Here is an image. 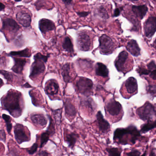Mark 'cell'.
Instances as JSON below:
<instances>
[{
  "instance_id": "1",
  "label": "cell",
  "mask_w": 156,
  "mask_h": 156,
  "mask_svg": "<svg viewBox=\"0 0 156 156\" xmlns=\"http://www.w3.org/2000/svg\"><path fill=\"white\" fill-rule=\"evenodd\" d=\"M21 95L17 92L11 91L2 99L3 108L7 110L14 117H18L22 114L20 105Z\"/></svg>"
},
{
  "instance_id": "2",
  "label": "cell",
  "mask_w": 156,
  "mask_h": 156,
  "mask_svg": "<svg viewBox=\"0 0 156 156\" xmlns=\"http://www.w3.org/2000/svg\"><path fill=\"white\" fill-rule=\"evenodd\" d=\"M140 136V132L136 127L130 126L126 128H118L114 132V140L115 143L122 145L128 142L134 144Z\"/></svg>"
},
{
  "instance_id": "3",
  "label": "cell",
  "mask_w": 156,
  "mask_h": 156,
  "mask_svg": "<svg viewBox=\"0 0 156 156\" xmlns=\"http://www.w3.org/2000/svg\"><path fill=\"white\" fill-rule=\"evenodd\" d=\"M48 56H44L41 53L36 54L34 56V61L32 64L30 77L34 78L39 76L45 70V63L47 62Z\"/></svg>"
},
{
  "instance_id": "4",
  "label": "cell",
  "mask_w": 156,
  "mask_h": 156,
  "mask_svg": "<svg viewBox=\"0 0 156 156\" xmlns=\"http://www.w3.org/2000/svg\"><path fill=\"white\" fill-rule=\"evenodd\" d=\"M100 52L104 55L112 54L114 49V44L111 38L103 35L99 38Z\"/></svg>"
},
{
  "instance_id": "5",
  "label": "cell",
  "mask_w": 156,
  "mask_h": 156,
  "mask_svg": "<svg viewBox=\"0 0 156 156\" xmlns=\"http://www.w3.org/2000/svg\"><path fill=\"white\" fill-rule=\"evenodd\" d=\"M137 113L142 120L149 121L156 114V108L151 103L147 102L137 110Z\"/></svg>"
},
{
  "instance_id": "6",
  "label": "cell",
  "mask_w": 156,
  "mask_h": 156,
  "mask_svg": "<svg viewBox=\"0 0 156 156\" xmlns=\"http://www.w3.org/2000/svg\"><path fill=\"white\" fill-rule=\"evenodd\" d=\"M77 87L79 92L85 95H88L92 93L93 83L90 79L80 78L77 82Z\"/></svg>"
},
{
  "instance_id": "7",
  "label": "cell",
  "mask_w": 156,
  "mask_h": 156,
  "mask_svg": "<svg viewBox=\"0 0 156 156\" xmlns=\"http://www.w3.org/2000/svg\"><path fill=\"white\" fill-rule=\"evenodd\" d=\"M2 29L7 34H11V37L15 36L20 27L16 22L12 18H5L3 20Z\"/></svg>"
},
{
  "instance_id": "8",
  "label": "cell",
  "mask_w": 156,
  "mask_h": 156,
  "mask_svg": "<svg viewBox=\"0 0 156 156\" xmlns=\"http://www.w3.org/2000/svg\"><path fill=\"white\" fill-rule=\"evenodd\" d=\"M78 47L82 51L90 50L91 47V39L90 36L85 33H80L77 38Z\"/></svg>"
},
{
  "instance_id": "9",
  "label": "cell",
  "mask_w": 156,
  "mask_h": 156,
  "mask_svg": "<svg viewBox=\"0 0 156 156\" xmlns=\"http://www.w3.org/2000/svg\"><path fill=\"white\" fill-rule=\"evenodd\" d=\"M144 31L146 36L152 37L156 32V17L150 16L145 22Z\"/></svg>"
},
{
  "instance_id": "10",
  "label": "cell",
  "mask_w": 156,
  "mask_h": 156,
  "mask_svg": "<svg viewBox=\"0 0 156 156\" xmlns=\"http://www.w3.org/2000/svg\"><path fill=\"white\" fill-rule=\"evenodd\" d=\"M15 136L18 143L21 144L23 142H27L30 140V138L27 134L25 129L23 125H16L14 129Z\"/></svg>"
},
{
  "instance_id": "11",
  "label": "cell",
  "mask_w": 156,
  "mask_h": 156,
  "mask_svg": "<svg viewBox=\"0 0 156 156\" xmlns=\"http://www.w3.org/2000/svg\"><path fill=\"white\" fill-rule=\"evenodd\" d=\"M106 110L112 116H116L119 115L122 111V105L119 102L112 99L107 103Z\"/></svg>"
},
{
  "instance_id": "12",
  "label": "cell",
  "mask_w": 156,
  "mask_h": 156,
  "mask_svg": "<svg viewBox=\"0 0 156 156\" xmlns=\"http://www.w3.org/2000/svg\"><path fill=\"white\" fill-rule=\"evenodd\" d=\"M128 54L126 51H123L119 54L115 62V65L117 70L119 71H123L124 66L127 59Z\"/></svg>"
},
{
  "instance_id": "13",
  "label": "cell",
  "mask_w": 156,
  "mask_h": 156,
  "mask_svg": "<svg viewBox=\"0 0 156 156\" xmlns=\"http://www.w3.org/2000/svg\"><path fill=\"white\" fill-rule=\"evenodd\" d=\"M39 28L43 34H45L49 31L53 30L55 28L54 22L49 19L43 18L39 22Z\"/></svg>"
},
{
  "instance_id": "14",
  "label": "cell",
  "mask_w": 156,
  "mask_h": 156,
  "mask_svg": "<svg viewBox=\"0 0 156 156\" xmlns=\"http://www.w3.org/2000/svg\"><path fill=\"white\" fill-rule=\"evenodd\" d=\"M58 84L55 80H50L47 82L45 91L47 94L50 96L56 95L58 91Z\"/></svg>"
},
{
  "instance_id": "15",
  "label": "cell",
  "mask_w": 156,
  "mask_h": 156,
  "mask_svg": "<svg viewBox=\"0 0 156 156\" xmlns=\"http://www.w3.org/2000/svg\"><path fill=\"white\" fill-rule=\"evenodd\" d=\"M16 18L19 24L24 27H28L31 24V16L27 13L19 12L16 14Z\"/></svg>"
},
{
  "instance_id": "16",
  "label": "cell",
  "mask_w": 156,
  "mask_h": 156,
  "mask_svg": "<svg viewBox=\"0 0 156 156\" xmlns=\"http://www.w3.org/2000/svg\"><path fill=\"white\" fill-rule=\"evenodd\" d=\"M50 124L48 126V129L44 132L41 135V146L40 147H42L48 141L49 136L53 134L55 132V127L52 119L50 118Z\"/></svg>"
},
{
  "instance_id": "17",
  "label": "cell",
  "mask_w": 156,
  "mask_h": 156,
  "mask_svg": "<svg viewBox=\"0 0 156 156\" xmlns=\"http://www.w3.org/2000/svg\"><path fill=\"white\" fill-rule=\"evenodd\" d=\"M127 50L135 56H138L140 55V49L136 40H131L126 45Z\"/></svg>"
},
{
  "instance_id": "18",
  "label": "cell",
  "mask_w": 156,
  "mask_h": 156,
  "mask_svg": "<svg viewBox=\"0 0 156 156\" xmlns=\"http://www.w3.org/2000/svg\"><path fill=\"white\" fill-rule=\"evenodd\" d=\"M125 87L127 92L133 94L137 90V83L136 79L133 77L129 78L125 82Z\"/></svg>"
},
{
  "instance_id": "19",
  "label": "cell",
  "mask_w": 156,
  "mask_h": 156,
  "mask_svg": "<svg viewBox=\"0 0 156 156\" xmlns=\"http://www.w3.org/2000/svg\"><path fill=\"white\" fill-rule=\"evenodd\" d=\"M97 121L100 130L103 132H106L110 129L109 123L105 120L101 111H99L97 114Z\"/></svg>"
},
{
  "instance_id": "20",
  "label": "cell",
  "mask_w": 156,
  "mask_h": 156,
  "mask_svg": "<svg viewBox=\"0 0 156 156\" xmlns=\"http://www.w3.org/2000/svg\"><path fill=\"white\" fill-rule=\"evenodd\" d=\"M132 10L134 14L137 17L142 19L146 14L148 11V8L146 5H138V6L133 5L132 7Z\"/></svg>"
},
{
  "instance_id": "21",
  "label": "cell",
  "mask_w": 156,
  "mask_h": 156,
  "mask_svg": "<svg viewBox=\"0 0 156 156\" xmlns=\"http://www.w3.org/2000/svg\"><path fill=\"white\" fill-rule=\"evenodd\" d=\"M14 59L15 64L12 68V70L16 73H22L23 69L26 63V60L25 59L16 58H14Z\"/></svg>"
},
{
  "instance_id": "22",
  "label": "cell",
  "mask_w": 156,
  "mask_h": 156,
  "mask_svg": "<svg viewBox=\"0 0 156 156\" xmlns=\"http://www.w3.org/2000/svg\"><path fill=\"white\" fill-rule=\"evenodd\" d=\"M95 73L97 76L106 78L109 75V70L104 64L102 63H97L95 67Z\"/></svg>"
},
{
  "instance_id": "23",
  "label": "cell",
  "mask_w": 156,
  "mask_h": 156,
  "mask_svg": "<svg viewBox=\"0 0 156 156\" xmlns=\"http://www.w3.org/2000/svg\"><path fill=\"white\" fill-rule=\"evenodd\" d=\"M31 120L36 125L44 127L47 123V120L44 115L41 114H35L31 116Z\"/></svg>"
},
{
  "instance_id": "24",
  "label": "cell",
  "mask_w": 156,
  "mask_h": 156,
  "mask_svg": "<svg viewBox=\"0 0 156 156\" xmlns=\"http://www.w3.org/2000/svg\"><path fill=\"white\" fill-rule=\"evenodd\" d=\"M65 110L66 114L69 116H75L76 113L75 106L71 103L70 101L67 100L65 103Z\"/></svg>"
},
{
  "instance_id": "25",
  "label": "cell",
  "mask_w": 156,
  "mask_h": 156,
  "mask_svg": "<svg viewBox=\"0 0 156 156\" xmlns=\"http://www.w3.org/2000/svg\"><path fill=\"white\" fill-rule=\"evenodd\" d=\"M78 137V136L76 134H75V133H71L66 134L65 136V139L69 147H73L77 140Z\"/></svg>"
},
{
  "instance_id": "26",
  "label": "cell",
  "mask_w": 156,
  "mask_h": 156,
  "mask_svg": "<svg viewBox=\"0 0 156 156\" xmlns=\"http://www.w3.org/2000/svg\"><path fill=\"white\" fill-rule=\"evenodd\" d=\"M70 71V65L69 63L65 64L62 69V75L65 82H69L71 79V77L69 75Z\"/></svg>"
},
{
  "instance_id": "27",
  "label": "cell",
  "mask_w": 156,
  "mask_h": 156,
  "mask_svg": "<svg viewBox=\"0 0 156 156\" xmlns=\"http://www.w3.org/2000/svg\"><path fill=\"white\" fill-rule=\"evenodd\" d=\"M147 75H149L152 79L156 80V65L154 61H152L147 65Z\"/></svg>"
},
{
  "instance_id": "28",
  "label": "cell",
  "mask_w": 156,
  "mask_h": 156,
  "mask_svg": "<svg viewBox=\"0 0 156 156\" xmlns=\"http://www.w3.org/2000/svg\"><path fill=\"white\" fill-rule=\"evenodd\" d=\"M10 56H12L24 57H29L31 56V53L28 48L19 51H12L9 54Z\"/></svg>"
},
{
  "instance_id": "29",
  "label": "cell",
  "mask_w": 156,
  "mask_h": 156,
  "mask_svg": "<svg viewBox=\"0 0 156 156\" xmlns=\"http://www.w3.org/2000/svg\"><path fill=\"white\" fill-rule=\"evenodd\" d=\"M63 48L66 51L69 53H73L74 52L73 44L71 39L68 37H66L64 39L63 43Z\"/></svg>"
},
{
  "instance_id": "30",
  "label": "cell",
  "mask_w": 156,
  "mask_h": 156,
  "mask_svg": "<svg viewBox=\"0 0 156 156\" xmlns=\"http://www.w3.org/2000/svg\"><path fill=\"white\" fill-rule=\"evenodd\" d=\"M156 127V121L153 122L152 121H148V123L144 125L141 128V132L144 133L147 132L149 131L152 130Z\"/></svg>"
},
{
  "instance_id": "31",
  "label": "cell",
  "mask_w": 156,
  "mask_h": 156,
  "mask_svg": "<svg viewBox=\"0 0 156 156\" xmlns=\"http://www.w3.org/2000/svg\"><path fill=\"white\" fill-rule=\"evenodd\" d=\"M2 117L6 123V128L8 132L10 133L12 128V124L11 123V118L8 115L5 114H2Z\"/></svg>"
},
{
  "instance_id": "32",
  "label": "cell",
  "mask_w": 156,
  "mask_h": 156,
  "mask_svg": "<svg viewBox=\"0 0 156 156\" xmlns=\"http://www.w3.org/2000/svg\"><path fill=\"white\" fill-rule=\"evenodd\" d=\"M106 150L109 153V155L110 156H120L121 152H122V150L121 149L117 148H114V147L108 148Z\"/></svg>"
},
{
  "instance_id": "33",
  "label": "cell",
  "mask_w": 156,
  "mask_h": 156,
  "mask_svg": "<svg viewBox=\"0 0 156 156\" xmlns=\"http://www.w3.org/2000/svg\"><path fill=\"white\" fill-rule=\"evenodd\" d=\"M83 104L86 107H88L89 109H90L91 111H93L94 109V106L93 105V102L92 100L90 99L83 101Z\"/></svg>"
},
{
  "instance_id": "34",
  "label": "cell",
  "mask_w": 156,
  "mask_h": 156,
  "mask_svg": "<svg viewBox=\"0 0 156 156\" xmlns=\"http://www.w3.org/2000/svg\"><path fill=\"white\" fill-rule=\"evenodd\" d=\"M98 13H99L100 16L102 17L103 18L107 19L109 17L107 12H106V10H105V9L104 7H100L99 8V11H98Z\"/></svg>"
},
{
  "instance_id": "35",
  "label": "cell",
  "mask_w": 156,
  "mask_h": 156,
  "mask_svg": "<svg viewBox=\"0 0 156 156\" xmlns=\"http://www.w3.org/2000/svg\"><path fill=\"white\" fill-rule=\"evenodd\" d=\"M0 73L2 74L7 80L11 81H12V77L11 76V73H9L7 71H1Z\"/></svg>"
},
{
  "instance_id": "36",
  "label": "cell",
  "mask_w": 156,
  "mask_h": 156,
  "mask_svg": "<svg viewBox=\"0 0 156 156\" xmlns=\"http://www.w3.org/2000/svg\"><path fill=\"white\" fill-rule=\"evenodd\" d=\"M37 147H38V145H37V144H34L33 146L30 148V149L28 150V153L30 154H34L37 150Z\"/></svg>"
},
{
  "instance_id": "37",
  "label": "cell",
  "mask_w": 156,
  "mask_h": 156,
  "mask_svg": "<svg viewBox=\"0 0 156 156\" xmlns=\"http://www.w3.org/2000/svg\"><path fill=\"white\" fill-rule=\"evenodd\" d=\"M148 91L151 94H155L156 93V87L154 85H150L148 87Z\"/></svg>"
},
{
  "instance_id": "38",
  "label": "cell",
  "mask_w": 156,
  "mask_h": 156,
  "mask_svg": "<svg viewBox=\"0 0 156 156\" xmlns=\"http://www.w3.org/2000/svg\"><path fill=\"white\" fill-rule=\"evenodd\" d=\"M61 112H57V111H56L55 112V119H56V121H57L58 124L60 122V120H61Z\"/></svg>"
},
{
  "instance_id": "39",
  "label": "cell",
  "mask_w": 156,
  "mask_h": 156,
  "mask_svg": "<svg viewBox=\"0 0 156 156\" xmlns=\"http://www.w3.org/2000/svg\"><path fill=\"white\" fill-rule=\"evenodd\" d=\"M140 154L139 151L138 150H133L132 152L130 153H128L127 154V155L128 156H139L140 155Z\"/></svg>"
},
{
  "instance_id": "40",
  "label": "cell",
  "mask_w": 156,
  "mask_h": 156,
  "mask_svg": "<svg viewBox=\"0 0 156 156\" xmlns=\"http://www.w3.org/2000/svg\"><path fill=\"white\" fill-rule=\"evenodd\" d=\"M0 140L5 142V134L3 130L0 131Z\"/></svg>"
},
{
  "instance_id": "41",
  "label": "cell",
  "mask_w": 156,
  "mask_h": 156,
  "mask_svg": "<svg viewBox=\"0 0 156 156\" xmlns=\"http://www.w3.org/2000/svg\"><path fill=\"white\" fill-rule=\"evenodd\" d=\"M78 15L81 17H85L87 16L89 14V12H78L77 13Z\"/></svg>"
},
{
  "instance_id": "42",
  "label": "cell",
  "mask_w": 156,
  "mask_h": 156,
  "mask_svg": "<svg viewBox=\"0 0 156 156\" xmlns=\"http://www.w3.org/2000/svg\"><path fill=\"white\" fill-rule=\"evenodd\" d=\"M120 10H119V8H116L115 10L114 13V16H117L120 15Z\"/></svg>"
},
{
  "instance_id": "43",
  "label": "cell",
  "mask_w": 156,
  "mask_h": 156,
  "mask_svg": "<svg viewBox=\"0 0 156 156\" xmlns=\"http://www.w3.org/2000/svg\"><path fill=\"white\" fill-rule=\"evenodd\" d=\"M63 2L66 5H70L72 3V0H63Z\"/></svg>"
},
{
  "instance_id": "44",
  "label": "cell",
  "mask_w": 156,
  "mask_h": 156,
  "mask_svg": "<svg viewBox=\"0 0 156 156\" xmlns=\"http://www.w3.org/2000/svg\"><path fill=\"white\" fill-rule=\"evenodd\" d=\"M49 154H48L46 152H45V151H42L41 153H40V154H38V155H42V156H46L48 155Z\"/></svg>"
},
{
  "instance_id": "45",
  "label": "cell",
  "mask_w": 156,
  "mask_h": 156,
  "mask_svg": "<svg viewBox=\"0 0 156 156\" xmlns=\"http://www.w3.org/2000/svg\"><path fill=\"white\" fill-rule=\"evenodd\" d=\"M5 8V6L4 5L0 2V11L4 10Z\"/></svg>"
},
{
  "instance_id": "46",
  "label": "cell",
  "mask_w": 156,
  "mask_h": 156,
  "mask_svg": "<svg viewBox=\"0 0 156 156\" xmlns=\"http://www.w3.org/2000/svg\"><path fill=\"white\" fill-rule=\"evenodd\" d=\"M3 84V81L1 78H0V86H2Z\"/></svg>"
},
{
  "instance_id": "47",
  "label": "cell",
  "mask_w": 156,
  "mask_h": 156,
  "mask_svg": "<svg viewBox=\"0 0 156 156\" xmlns=\"http://www.w3.org/2000/svg\"><path fill=\"white\" fill-rule=\"evenodd\" d=\"M154 47L156 49V39L155 40L154 42Z\"/></svg>"
},
{
  "instance_id": "48",
  "label": "cell",
  "mask_w": 156,
  "mask_h": 156,
  "mask_svg": "<svg viewBox=\"0 0 156 156\" xmlns=\"http://www.w3.org/2000/svg\"><path fill=\"white\" fill-rule=\"evenodd\" d=\"M130 1H132V2H136V1H139V0H129Z\"/></svg>"
},
{
  "instance_id": "49",
  "label": "cell",
  "mask_w": 156,
  "mask_h": 156,
  "mask_svg": "<svg viewBox=\"0 0 156 156\" xmlns=\"http://www.w3.org/2000/svg\"><path fill=\"white\" fill-rule=\"evenodd\" d=\"M15 1L16 2H20L21 0H15Z\"/></svg>"
}]
</instances>
